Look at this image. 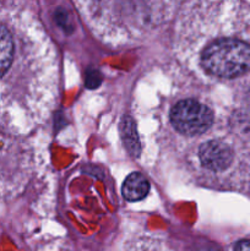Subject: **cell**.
<instances>
[{"mask_svg":"<svg viewBox=\"0 0 250 251\" xmlns=\"http://www.w3.org/2000/svg\"><path fill=\"white\" fill-rule=\"evenodd\" d=\"M168 122L179 136L198 140L213 127L216 110L208 98H178L169 109Z\"/></svg>","mask_w":250,"mask_h":251,"instance_id":"obj_3","label":"cell"},{"mask_svg":"<svg viewBox=\"0 0 250 251\" xmlns=\"http://www.w3.org/2000/svg\"><path fill=\"white\" fill-rule=\"evenodd\" d=\"M234 251H250V240H240L235 244Z\"/></svg>","mask_w":250,"mask_h":251,"instance_id":"obj_5","label":"cell"},{"mask_svg":"<svg viewBox=\"0 0 250 251\" xmlns=\"http://www.w3.org/2000/svg\"><path fill=\"white\" fill-rule=\"evenodd\" d=\"M150 183L141 173H131L126 176L123 184V196L130 202H136L147 196Z\"/></svg>","mask_w":250,"mask_h":251,"instance_id":"obj_4","label":"cell"},{"mask_svg":"<svg viewBox=\"0 0 250 251\" xmlns=\"http://www.w3.org/2000/svg\"><path fill=\"white\" fill-rule=\"evenodd\" d=\"M97 36L107 42L125 43L144 36L164 21L176 4L163 1L77 2Z\"/></svg>","mask_w":250,"mask_h":251,"instance_id":"obj_2","label":"cell"},{"mask_svg":"<svg viewBox=\"0 0 250 251\" xmlns=\"http://www.w3.org/2000/svg\"><path fill=\"white\" fill-rule=\"evenodd\" d=\"M176 59L195 78L225 82L250 73V7L244 2H188L174 34Z\"/></svg>","mask_w":250,"mask_h":251,"instance_id":"obj_1","label":"cell"},{"mask_svg":"<svg viewBox=\"0 0 250 251\" xmlns=\"http://www.w3.org/2000/svg\"><path fill=\"white\" fill-rule=\"evenodd\" d=\"M244 98H245V104H247L248 112H250V88H248L244 93Z\"/></svg>","mask_w":250,"mask_h":251,"instance_id":"obj_6","label":"cell"}]
</instances>
